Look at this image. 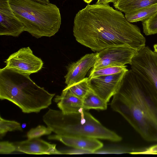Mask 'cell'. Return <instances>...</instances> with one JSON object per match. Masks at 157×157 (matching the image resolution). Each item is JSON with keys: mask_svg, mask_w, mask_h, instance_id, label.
I'll return each instance as SVG.
<instances>
[{"mask_svg": "<svg viewBox=\"0 0 157 157\" xmlns=\"http://www.w3.org/2000/svg\"><path fill=\"white\" fill-rule=\"evenodd\" d=\"M73 33L77 42L94 52L114 46L138 51L145 46L139 28L108 4H88L79 10L74 18Z\"/></svg>", "mask_w": 157, "mask_h": 157, "instance_id": "obj_1", "label": "cell"}, {"mask_svg": "<svg viewBox=\"0 0 157 157\" xmlns=\"http://www.w3.org/2000/svg\"><path fill=\"white\" fill-rule=\"evenodd\" d=\"M145 140L157 142V99L146 82L126 71L111 103Z\"/></svg>", "mask_w": 157, "mask_h": 157, "instance_id": "obj_2", "label": "cell"}, {"mask_svg": "<svg viewBox=\"0 0 157 157\" xmlns=\"http://www.w3.org/2000/svg\"><path fill=\"white\" fill-rule=\"evenodd\" d=\"M30 75L6 67L1 69L0 99L11 102L24 113H38L51 104L55 94L37 85Z\"/></svg>", "mask_w": 157, "mask_h": 157, "instance_id": "obj_3", "label": "cell"}, {"mask_svg": "<svg viewBox=\"0 0 157 157\" xmlns=\"http://www.w3.org/2000/svg\"><path fill=\"white\" fill-rule=\"evenodd\" d=\"M43 119L47 127L58 135L87 137L116 142L122 139L85 110L78 113L67 114L61 110L49 109Z\"/></svg>", "mask_w": 157, "mask_h": 157, "instance_id": "obj_4", "label": "cell"}, {"mask_svg": "<svg viewBox=\"0 0 157 157\" xmlns=\"http://www.w3.org/2000/svg\"><path fill=\"white\" fill-rule=\"evenodd\" d=\"M14 14L25 26L26 31L38 38L51 37L61 24L59 9L55 4L33 0H9Z\"/></svg>", "mask_w": 157, "mask_h": 157, "instance_id": "obj_5", "label": "cell"}, {"mask_svg": "<svg viewBox=\"0 0 157 157\" xmlns=\"http://www.w3.org/2000/svg\"><path fill=\"white\" fill-rule=\"evenodd\" d=\"M130 65L147 82L157 99V53L145 46L133 56Z\"/></svg>", "mask_w": 157, "mask_h": 157, "instance_id": "obj_6", "label": "cell"}, {"mask_svg": "<svg viewBox=\"0 0 157 157\" xmlns=\"http://www.w3.org/2000/svg\"><path fill=\"white\" fill-rule=\"evenodd\" d=\"M138 51L125 46L109 47L97 52V59L92 69L108 66H122L131 65Z\"/></svg>", "mask_w": 157, "mask_h": 157, "instance_id": "obj_7", "label": "cell"}, {"mask_svg": "<svg viewBox=\"0 0 157 157\" xmlns=\"http://www.w3.org/2000/svg\"><path fill=\"white\" fill-rule=\"evenodd\" d=\"M5 62L6 67L30 75L37 72L43 65L42 59L35 56L29 47L21 48L12 54Z\"/></svg>", "mask_w": 157, "mask_h": 157, "instance_id": "obj_8", "label": "cell"}, {"mask_svg": "<svg viewBox=\"0 0 157 157\" xmlns=\"http://www.w3.org/2000/svg\"><path fill=\"white\" fill-rule=\"evenodd\" d=\"M126 71L89 78V86L94 93L108 103L117 91Z\"/></svg>", "mask_w": 157, "mask_h": 157, "instance_id": "obj_9", "label": "cell"}, {"mask_svg": "<svg viewBox=\"0 0 157 157\" xmlns=\"http://www.w3.org/2000/svg\"><path fill=\"white\" fill-rule=\"evenodd\" d=\"M25 31V26L14 14L9 0H0V35L17 37Z\"/></svg>", "mask_w": 157, "mask_h": 157, "instance_id": "obj_10", "label": "cell"}, {"mask_svg": "<svg viewBox=\"0 0 157 157\" xmlns=\"http://www.w3.org/2000/svg\"><path fill=\"white\" fill-rule=\"evenodd\" d=\"M97 52L88 54L67 67V72L64 77L67 86L82 80L87 72L94 66L97 59Z\"/></svg>", "mask_w": 157, "mask_h": 157, "instance_id": "obj_11", "label": "cell"}, {"mask_svg": "<svg viewBox=\"0 0 157 157\" xmlns=\"http://www.w3.org/2000/svg\"><path fill=\"white\" fill-rule=\"evenodd\" d=\"M50 140H57L65 145L77 149L90 152L101 148L103 144L97 139L80 136H68L57 134L48 137Z\"/></svg>", "mask_w": 157, "mask_h": 157, "instance_id": "obj_12", "label": "cell"}, {"mask_svg": "<svg viewBox=\"0 0 157 157\" xmlns=\"http://www.w3.org/2000/svg\"><path fill=\"white\" fill-rule=\"evenodd\" d=\"M16 151L35 155L61 154L56 148V145L51 144L42 139L35 138L14 143Z\"/></svg>", "mask_w": 157, "mask_h": 157, "instance_id": "obj_13", "label": "cell"}, {"mask_svg": "<svg viewBox=\"0 0 157 157\" xmlns=\"http://www.w3.org/2000/svg\"><path fill=\"white\" fill-rule=\"evenodd\" d=\"M54 101L63 113L67 114L80 113L83 108L82 100L74 95L65 87L60 95H57Z\"/></svg>", "mask_w": 157, "mask_h": 157, "instance_id": "obj_14", "label": "cell"}, {"mask_svg": "<svg viewBox=\"0 0 157 157\" xmlns=\"http://www.w3.org/2000/svg\"><path fill=\"white\" fill-rule=\"evenodd\" d=\"M156 4L157 0H118L113 3V5L125 14Z\"/></svg>", "mask_w": 157, "mask_h": 157, "instance_id": "obj_15", "label": "cell"}, {"mask_svg": "<svg viewBox=\"0 0 157 157\" xmlns=\"http://www.w3.org/2000/svg\"><path fill=\"white\" fill-rule=\"evenodd\" d=\"M157 13V4L141 8L125 14V17L129 22H142L149 19Z\"/></svg>", "mask_w": 157, "mask_h": 157, "instance_id": "obj_16", "label": "cell"}, {"mask_svg": "<svg viewBox=\"0 0 157 157\" xmlns=\"http://www.w3.org/2000/svg\"><path fill=\"white\" fill-rule=\"evenodd\" d=\"M83 108L86 110L90 109L106 110L107 102L94 93L90 89L82 99Z\"/></svg>", "mask_w": 157, "mask_h": 157, "instance_id": "obj_17", "label": "cell"}, {"mask_svg": "<svg viewBox=\"0 0 157 157\" xmlns=\"http://www.w3.org/2000/svg\"><path fill=\"white\" fill-rule=\"evenodd\" d=\"M88 77L66 87L74 95L82 100L90 90L88 85Z\"/></svg>", "mask_w": 157, "mask_h": 157, "instance_id": "obj_18", "label": "cell"}, {"mask_svg": "<svg viewBox=\"0 0 157 157\" xmlns=\"http://www.w3.org/2000/svg\"><path fill=\"white\" fill-rule=\"evenodd\" d=\"M127 66H108L98 69H92L88 77L89 78L101 76L116 74L121 72L126 71L128 69Z\"/></svg>", "mask_w": 157, "mask_h": 157, "instance_id": "obj_19", "label": "cell"}, {"mask_svg": "<svg viewBox=\"0 0 157 157\" xmlns=\"http://www.w3.org/2000/svg\"><path fill=\"white\" fill-rule=\"evenodd\" d=\"M14 131H22L20 124L14 121L7 120L0 117V137L3 136L8 132Z\"/></svg>", "mask_w": 157, "mask_h": 157, "instance_id": "obj_20", "label": "cell"}, {"mask_svg": "<svg viewBox=\"0 0 157 157\" xmlns=\"http://www.w3.org/2000/svg\"><path fill=\"white\" fill-rule=\"evenodd\" d=\"M143 32L145 35L157 33V13L151 18L142 22Z\"/></svg>", "mask_w": 157, "mask_h": 157, "instance_id": "obj_21", "label": "cell"}, {"mask_svg": "<svg viewBox=\"0 0 157 157\" xmlns=\"http://www.w3.org/2000/svg\"><path fill=\"white\" fill-rule=\"evenodd\" d=\"M52 132L48 127L39 125L37 127L32 128L27 133L28 139L38 138L41 136L50 134Z\"/></svg>", "mask_w": 157, "mask_h": 157, "instance_id": "obj_22", "label": "cell"}, {"mask_svg": "<svg viewBox=\"0 0 157 157\" xmlns=\"http://www.w3.org/2000/svg\"><path fill=\"white\" fill-rule=\"evenodd\" d=\"M16 147L14 143L7 141L0 143V154H8L16 151Z\"/></svg>", "mask_w": 157, "mask_h": 157, "instance_id": "obj_23", "label": "cell"}, {"mask_svg": "<svg viewBox=\"0 0 157 157\" xmlns=\"http://www.w3.org/2000/svg\"><path fill=\"white\" fill-rule=\"evenodd\" d=\"M141 154H157V144L145 149Z\"/></svg>", "mask_w": 157, "mask_h": 157, "instance_id": "obj_24", "label": "cell"}, {"mask_svg": "<svg viewBox=\"0 0 157 157\" xmlns=\"http://www.w3.org/2000/svg\"><path fill=\"white\" fill-rule=\"evenodd\" d=\"M118 0H97L96 4H106L110 2L113 3Z\"/></svg>", "mask_w": 157, "mask_h": 157, "instance_id": "obj_25", "label": "cell"}, {"mask_svg": "<svg viewBox=\"0 0 157 157\" xmlns=\"http://www.w3.org/2000/svg\"><path fill=\"white\" fill-rule=\"evenodd\" d=\"M36 1L46 4L50 3L49 0H33Z\"/></svg>", "mask_w": 157, "mask_h": 157, "instance_id": "obj_26", "label": "cell"}, {"mask_svg": "<svg viewBox=\"0 0 157 157\" xmlns=\"http://www.w3.org/2000/svg\"><path fill=\"white\" fill-rule=\"evenodd\" d=\"M153 47L154 51L157 53V43L154 45Z\"/></svg>", "mask_w": 157, "mask_h": 157, "instance_id": "obj_27", "label": "cell"}, {"mask_svg": "<svg viewBox=\"0 0 157 157\" xmlns=\"http://www.w3.org/2000/svg\"><path fill=\"white\" fill-rule=\"evenodd\" d=\"M85 2L89 4L93 0H83Z\"/></svg>", "mask_w": 157, "mask_h": 157, "instance_id": "obj_28", "label": "cell"}]
</instances>
